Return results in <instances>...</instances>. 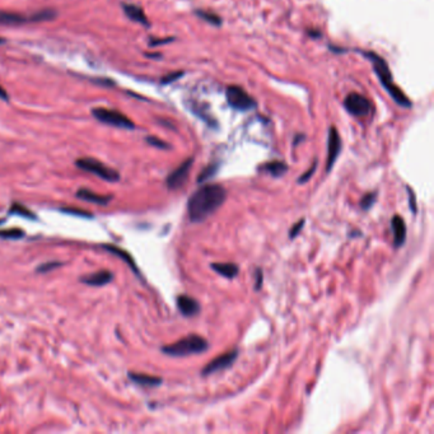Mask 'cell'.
<instances>
[{"mask_svg": "<svg viewBox=\"0 0 434 434\" xmlns=\"http://www.w3.org/2000/svg\"><path fill=\"white\" fill-rule=\"evenodd\" d=\"M193 164V158H187L186 161L182 162L179 167H177L175 171H172L171 173L167 176L166 179V185L169 190H177L180 187L184 186L186 184L187 179H189V175L191 172Z\"/></svg>", "mask_w": 434, "mask_h": 434, "instance_id": "9c48e42d", "label": "cell"}, {"mask_svg": "<svg viewBox=\"0 0 434 434\" xmlns=\"http://www.w3.org/2000/svg\"><path fill=\"white\" fill-rule=\"evenodd\" d=\"M0 99H3V101H9V95H8V92L2 85H0Z\"/></svg>", "mask_w": 434, "mask_h": 434, "instance_id": "d590c367", "label": "cell"}, {"mask_svg": "<svg viewBox=\"0 0 434 434\" xmlns=\"http://www.w3.org/2000/svg\"><path fill=\"white\" fill-rule=\"evenodd\" d=\"M391 228L394 233V245L396 248L404 246L406 241V224L400 215H394L391 219Z\"/></svg>", "mask_w": 434, "mask_h": 434, "instance_id": "4fadbf2b", "label": "cell"}, {"mask_svg": "<svg viewBox=\"0 0 434 434\" xmlns=\"http://www.w3.org/2000/svg\"><path fill=\"white\" fill-rule=\"evenodd\" d=\"M195 14L198 15L199 18H201V19H204L205 22H208L209 25H211V26L219 27V26L222 25V18L219 17L218 14H215L214 12H208V10H203V9H196Z\"/></svg>", "mask_w": 434, "mask_h": 434, "instance_id": "7402d4cb", "label": "cell"}, {"mask_svg": "<svg viewBox=\"0 0 434 434\" xmlns=\"http://www.w3.org/2000/svg\"><path fill=\"white\" fill-rule=\"evenodd\" d=\"M376 199H377V192L376 191L365 193V195L362 198V200H360V208L365 211L370 210V209L373 206V204L376 203Z\"/></svg>", "mask_w": 434, "mask_h": 434, "instance_id": "484cf974", "label": "cell"}, {"mask_svg": "<svg viewBox=\"0 0 434 434\" xmlns=\"http://www.w3.org/2000/svg\"><path fill=\"white\" fill-rule=\"evenodd\" d=\"M208 349V340L200 335H196V334H190V335L180 339L179 341L173 342V344L166 345L161 350L162 353L169 355V357H187V355L192 354H201V353H205Z\"/></svg>", "mask_w": 434, "mask_h": 434, "instance_id": "3957f363", "label": "cell"}, {"mask_svg": "<svg viewBox=\"0 0 434 434\" xmlns=\"http://www.w3.org/2000/svg\"><path fill=\"white\" fill-rule=\"evenodd\" d=\"M122 10H124V13L126 14V17L129 18V19H132L133 22L140 23V25L145 26V27H149V26H150L144 10H143L140 7H138V5L124 3V4H122Z\"/></svg>", "mask_w": 434, "mask_h": 434, "instance_id": "9a60e30c", "label": "cell"}, {"mask_svg": "<svg viewBox=\"0 0 434 434\" xmlns=\"http://www.w3.org/2000/svg\"><path fill=\"white\" fill-rule=\"evenodd\" d=\"M60 211H62V213L70 214V215L85 216V218H92V216H93L91 213H87V211L82 210V209H78V208H61V209H60Z\"/></svg>", "mask_w": 434, "mask_h": 434, "instance_id": "f1b7e54d", "label": "cell"}, {"mask_svg": "<svg viewBox=\"0 0 434 434\" xmlns=\"http://www.w3.org/2000/svg\"><path fill=\"white\" fill-rule=\"evenodd\" d=\"M3 44H5V38L0 37V45H3Z\"/></svg>", "mask_w": 434, "mask_h": 434, "instance_id": "74e56055", "label": "cell"}, {"mask_svg": "<svg viewBox=\"0 0 434 434\" xmlns=\"http://www.w3.org/2000/svg\"><path fill=\"white\" fill-rule=\"evenodd\" d=\"M62 265V263H60V261H49V263L42 264V265L37 266L36 268V273L37 274H45L49 273V271L55 270V269L60 268V266Z\"/></svg>", "mask_w": 434, "mask_h": 434, "instance_id": "4316f807", "label": "cell"}, {"mask_svg": "<svg viewBox=\"0 0 434 434\" xmlns=\"http://www.w3.org/2000/svg\"><path fill=\"white\" fill-rule=\"evenodd\" d=\"M226 98L229 106L237 111H251L257 106L255 98L238 85H228L226 90Z\"/></svg>", "mask_w": 434, "mask_h": 434, "instance_id": "8992f818", "label": "cell"}, {"mask_svg": "<svg viewBox=\"0 0 434 434\" xmlns=\"http://www.w3.org/2000/svg\"><path fill=\"white\" fill-rule=\"evenodd\" d=\"M92 115L102 124L110 125V126L120 127V129L133 130L135 129V124L122 112L117 110L104 108V107H96L92 110Z\"/></svg>", "mask_w": 434, "mask_h": 434, "instance_id": "5b68a950", "label": "cell"}, {"mask_svg": "<svg viewBox=\"0 0 434 434\" xmlns=\"http://www.w3.org/2000/svg\"><path fill=\"white\" fill-rule=\"evenodd\" d=\"M344 107L353 116H367L372 111V103L370 99L359 93H350L345 97Z\"/></svg>", "mask_w": 434, "mask_h": 434, "instance_id": "52a82bcc", "label": "cell"}, {"mask_svg": "<svg viewBox=\"0 0 434 434\" xmlns=\"http://www.w3.org/2000/svg\"><path fill=\"white\" fill-rule=\"evenodd\" d=\"M145 140H146V143H148L149 145L156 146V148H158V149H169V148H171V145H169L168 143H166V142H163V140L158 139V138H157V137H146Z\"/></svg>", "mask_w": 434, "mask_h": 434, "instance_id": "83f0119b", "label": "cell"}, {"mask_svg": "<svg viewBox=\"0 0 434 434\" xmlns=\"http://www.w3.org/2000/svg\"><path fill=\"white\" fill-rule=\"evenodd\" d=\"M237 358H238V350L237 349L229 350V352H227L226 354L219 355V357L214 358L213 360H210V362H209L208 364L203 368L201 375H203L204 377H206V376H210L213 375V373L219 372V371L227 370V368L233 365V363L236 362Z\"/></svg>", "mask_w": 434, "mask_h": 434, "instance_id": "ba28073f", "label": "cell"}, {"mask_svg": "<svg viewBox=\"0 0 434 434\" xmlns=\"http://www.w3.org/2000/svg\"><path fill=\"white\" fill-rule=\"evenodd\" d=\"M363 56L367 57L371 62H372V67L375 73L377 74L378 79H380L381 84L385 90L388 92V95L392 97L395 102L397 104L402 107H411V101L407 98L406 95L395 84L394 79H392V74L389 72V68L387 65L386 60L383 57H381L380 55L376 54L375 51H359Z\"/></svg>", "mask_w": 434, "mask_h": 434, "instance_id": "7a4b0ae2", "label": "cell"}, {"mask_svg": "<svg viewBox=\"0 0 434 434\" xmlns=\"http://www.w3.org/2000/svg\"><path fill=\"white\" fill-rule=\"evenodd\" d=\"M184 75V72H173V73H169V74H167L166 77H163L161 79L162 84H169V83H173L175 80L180 79V78Z\"/></svg>", "mask_w": 434, "mask_h": 434, "instance_id": "1f68e13d", "label": "cell"}, {"mask_svg": "<svg viewBox=\"0 0 434 434\" xmlns=\"http://www.w3.org/2000/svg\"><path fill=\"white\" fill-rule=\"evenodd\" d=\"M25 236H26L25 231L19 228L0 229V238L3 240H19Z\"/></svg>", "mask_w": 434, "mask_h": 434, "instance_id": "d4e9b609", "label": "cell"}, {"mask_svg": "<svg viewBox=\"0 0 434 434\" xmlns=\"http://www.w3.org/2000/svg\"><path fill=\"white\" fill-rule=\"evenodd\" d=\"M258 171L265 172V173L270 175V176L273 177H281L288 172V166H287L286 162L273 161L260 166Z\"/></svg>", "mask_w": 434, "mask_h": 434, "instance_id": "ffe728a7", "label": "cell"}, {"mask_svg": "<svg viewBox=\"0 0 434 434\" xmlns=\"http://www.w3.org/2000/svg\"><path fill=\"white\" fill-rule=\"evenodd\" d=\"M101 247L103 248L104 251H107V252L112 253V255H115V256H117V257L121 258L124 263H126L127 265L130 266V269H132V270L134 271V273L137 274L138 276H140L139 268H138L137 264H135V260L133 258V256L130 255V253L127 252L126 250H122V248L117 247V246H115V245H108V243H104V245H102Z\"/></svg>", "mask_w": 434, "mask_h": 434, "instance_id": "5bb4252c", "label": "cell"}, {"mask_svg": "<svg viewBox=\"0 0 434 434\" xmlns=\"http://www.w3.org/2000/svg\"><path fill=\"white\" fill-rule=\"evenodd\" d=\"M406 189H407V193H409V205H410V209H411V213L417 214V211H418L417 196H415L414 191H413V190L410 189L409 186H407Z\"/></svg>", "mask_w": 434, "mask_h": 434, "instance_id": "d6a6232c", "label": "cell"}, {"mask_svg": "<svg viewBox=\"0 0 434 434\" xmlns=\"http://www.w3.org/2000/svg\"><path fill=\"white\" fill-rule=\"evenodd\" d=\"M75 166L84 172L96 175L99 179L108 182H117L120 180V173L114 168H110L102 162L95 158H79L75 161Z\"/></svg>", "mask_w": 434, "mask_h": 434, "instance_id": "277c9868", "label": "cell"}, {"mask_svg": "<svg viewBox=\"0 0 434 434\" xmlns=\"http://www.w3.org/2000/svg\"><path fill=\"white\" fill-rule=\"evenodd\" d=\"M210 266L216 274L226 279H234L240 274L238 265L233 263H214Z\"/></svg>", "mask_w": 434, "mask_h": 434, "instance_id": "ac0fdd59", "label": "cell"}, {"mask_svg": "<svg viewBox=\"0 0 434 434\" xmlns=\"http://www.w3.org/2000/svg\"><path fill=\"white\" fill-rule=\"evenodd\" d=\"M55 17H56V12L54 9H42L33 13L31 15V20L32 22H45V20L54 19Z\"/></svg>", "mask_w": 434, "mask_h": 434, "instance_id": "cb8c5ba5", "label": "cell"}, {"mask_svg": "<svg viewBox=\"0 0 434 434\" xmlns=\"http://www.w3.org/2000/svg\"><path fill=\"white\" fill-rule=\"evenodd\" d=\"M75 195H77V198L82 199V200L97 204V205H107L114 199L112 195H99V193H95L88 189H83V187H80Z\"/></svg>", "mask_w": 434, "mask_h": 434, "instance_id": "2e32d148", "label": "cell"}, {"mask_svg": "<svg viewBox=\"0 0 434 434\" xmlns=\"http://www.w3.org/2000/svg\"><path fill=\"white\" fill-rule=\"evenodd\" d=\"M127 377L133 381L134 383L140 386L145 387H158L162 385L163 380L161 377H156V376H149V375H143V373H134L129 372L127 373Z\"/></svg>", "mask_w": 434, "mask_h": 434, "instance_id": "d6986e66", "label": "cell"}, {"mask_svg": "<svg viewBox=\"0 0 434 434\" xmlns=\"http://www.w3.org/2000/svg\"><path fill=\"white\" fill-rule=\"evenodd\" d=\"M316 168H317V161H315L313 162V164L312 166L310 167V168H308V171L307 172H305V173L302 175V176L299 177V179H298V184H306V182H308L311 180V177L313 176V173H315L316 172Z\"/></svg>", "mask_w": 434, "mask_h": 434, "instance_id": "f546056e", "label": "cell"}, {"mask_svg": "<svg viewBox=\"0 0 434 434\" xmlns=\"http://www.w3.org/2000/svg\"><path fill=\"white\" fill-rule=\"evenodd\" d=\"M79 280L91 287H103L114 280V274L108 270H99L95 274L82 276V278H79Z\"/></svg>", "mask_w": 434, "mask_h": 434, "instance_id": "7c38bea8", "label": "cell"}, {"mask_svg": "<svg viewBox=\"0 0 434 434\" xmlns=\"http://www.w3.org/2000/svg\"><path fill=\"white\" fill-rule=\"evenodd\" d=\"M9 214H14V215L23 216V218L31 219V221H32V219H33V221H36V219H37V216H36L35 213H32V210H30V209L26 208L25 205H22V204H19V203H13L12 205H10Z\"/></svg>", "mask_w": 434, "mask_h": 434, "instance_id": "44dd1931", "label": "cell"}, {"mask_svg": "<svg viewBox=\"0 0 434 434\" xmlns=\"http://www.w3.org/2000/svg\"><path fill=\"white\" fill-rule=\"evenodd\" d=\"M146 57H150V59H159V57H162V55L159 54H145Z\"/></svg>", "mask_w": 434, "mask_h": 434, "instance_id": "8d00e7d4", "label": "cell"}, {"mask_svg": "<svg viewBox=\"0 0 434 434\" xmlns=\"http://www.w3.org/2000/svg\"><path fill=\"white\" fill-rule=\"evenodd\" d=\"M5 222V219H0V224H3Z\"/></svg>", "mask_w": 434, "mask_h": 434, "instance_id": "f35d334b", "label": "cell"}, {"mask_svg": "<svg viewBox=\"0 0 434 434\" xmlns=\"http://www.w3.org/2000/svg\"><path fill=\"white\" fill-rule=\"evenodd\" d=\"M219 169V163H210L201 171V173L198 176V184H203V182L208 181V180L213 179L216 175Z\"/></svg>", "mask_w": 434, "mask_h": 434, "instance_id": "603a6c76", "label": "cell"}, {"mask_svg": "<svg viewBox=\"0 0 434 434\" xmlns=\"http://www.w3.org/2000/svg\"><path fill=\"white\" fill-rule=\"evenodd\" d=\"M32 22L31 20V15L19 14V13L15 12H4V10H0V25L3 26H22L26 23Z\"/></svg>", "mask_w": 434, "mask_h": 434, "instance_id": "e0dca14e", "label": "cell"}, {"mask_svg": "<svg viewBox=\"0 0 434 434\" xmlns=\"http://www.w3.org/2000/svg\"><path fill=\"white\" fill-rule=\"evenodd\" d=\"M173 37H166V38H150L149 40V46H151V48H154V46H159V45H166V44H169L171 41H173Z\"/></svg>", "mask_w": 434, "mask_h": 434, "instance_id": "836d02e7", "label": "cell"}, {"mask_svg": "<svg viewBox=\"0 0 434 434\" xmlns=\"http://www.w3.org/2000/svg\"><path fill=\"white\" fill-rule=\"evenodd\" d=\"M255 279H256L255 289L260 290L261 288H263V283H264V273H263V270H261V269H256Z\"/></svg>", "mask_w": 434, "mask_h": 434, "instance_id": "e575fe53", "label": "cell"}, {"mask_svg": "<svg viewBox=\"0 0 434 434\" xmlns=\"http://www.w3.org/2000/svg\"><path fill=\"white\" fill-rule=\"evenodd\" d=\"M227 199V190L219 184H208L196 190L187 201V213L193 223L204 222L215 213Z\"/></svg>", "mask_w": 434, "mask_h": 434, "instance_id": "6da1fadb", "label": "cell"}, {"mask_svg": "<svg viewBox=\"0 0 434 434\" xmlns=\"http://www.w3.org/2000/svg\"><path fill=\"white\" fill-rule=\"evenodd\" d=\"M305 223H306V219L302 218V219H299V222H297V223H295L294 226L290 228V231H289V238L290 240L295 238V237H297L298 234L302 232L303 227H305Z\"/></svg>", "mask_w": 434, "mask_h": 434, "instance_id": "4dcf8cb0", "label": "cell"}, {"mask_svg": "<svg viewBox=\"0 0 434 434\" xmlns=\"http://www.w3.org/2000/svg\"><path fill=\"white\" fill-rule=\"evenodd\" d=\"M176 305H177V308H179V311L181 312V315L185 316V317H193V316H198L201 310L198 300L193 299L192 297H189V295H185V294H181L177 297Z\"/></svg>", "mask_w": 434, "mask_h": 434, "instance_id": "8fae6325", "label": "cell"}, {"mask_svg": "<svg viewBox=\"0 0 434 434\" xmlns=\"http://www.w3.org/2000/svg\"><path fill=\"white\" fill-rule=\"evenodd\" d=\"M340 151H341V139L338 129L335 126H331L329 129V139H328V162H326V172L330 173L338 159Z\"/></svg>", "mask_w": 434, "mask_h": 434, "instance_id": "30bf717a", "label": "cell"}]
</instances>
